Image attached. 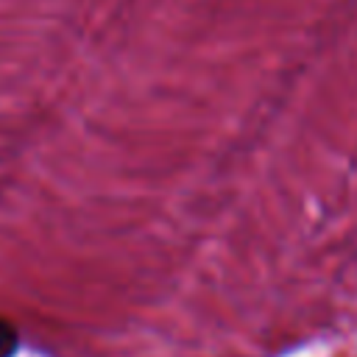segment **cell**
Returning a JSON list of instances; mask_svg holds the SVG:
<instances>
[{"label": "cell", "mask_w": 357, "mask_h": 357, "mask_svg": "<svg viewBox=\"0 0 357 357\" xmlns=\"http://www.w3.org/2000/svg\"><path fill=\"white\" fill-rule=\"evenodd\" d=\"M17 343H20V340H17L14 326L0 318V357H11V354L17 351Z\"/></svg>", "instance_id": "obj_1"}]
</instances>
